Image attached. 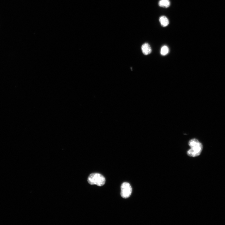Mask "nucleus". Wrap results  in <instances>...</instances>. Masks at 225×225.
<instances>
[{
  "label": "nucleus",
  "instance_id": "1",
  "mask_svg": "<svg viewBox=\"0 0 225 225\" xmlns=\"http://www.w3.org/2000/svg\"><path fill=\"white\" fill-rule=\"evenodd\" d=\"M190 149L187 152V155L191 157H195L199 156L203 149L202 144L197 139H193L188 142Z\"/></svg>",
  "mask_w": 225,
  "mask_h": 225
},
{
  "label": "nucleus",
  "instance_id": "2",
  "mask_svg": "<svg viewBox=\"0 0 225 225\" xmlns=\"http://www.w3.org/2000/svg\"><path fill=\"white\" fill-rule=\"evenodd\" d=\"M88 181L91 185H96L102 186L105 184L106 179L103 175L99 173H93L89 175Z\"/></svg>",
  "mask_w": 225,
  "mask_h": 225
},
{
  "label": "nucleus",
  "instance_id": "3",
  "mask_svg": "<svg viewBox=\"0 0 225 225\" xmlns=\"http://www.w3.org/2000/svg\"><path fill=\"white\" fill-rule=\"evenodd\" d=\"M121 196L124 199L129 198L132 192V188L130 184L128 182H124L121 186Z\"/></svg>",
  "mask_w": 225,
  "mask_h": 225
},
{
  "label": "nucleus",
  "instance_id": "4",
  "mask_svg": "<svg viewBox=\"0 0 225 225\" xmlns=\"http://www.w3.org/2000/svg\"><path fill=\"white\" fill-rule=\"evenodd\" d=\"M141 50L143 53L145 55H148L152 52V49L150 45L147 43H145L142 45Z\"/></svg>",
  "mask_w": 225,
  "mask_h": 225
},
{
  "label": "nucleus",
  "instance_id": "5",
  "mask_svg": "<svg viewBox=\"0 0 225 225\" xmlns=\"http://www.w3.org/2000/svg\"><path fill=\"white\" fill-rule=\"evenodd\" d=\"M159 21L163 27L167 26L169 24L168 19L165 16H161L159 18Z\"/></svg>",
  "mask_w": 225,
  "mask_h": 225
},
{
  "label": "nucleus",
  "instance_id": "6",
  "mask_svg": "<svg viewBox=\"0 0 225 225\" xmlns=\"http://www.w3.org/2000/svg\"><path fill=\"white\" fill-rule=\"evenodd\" d=\"M171 3L169 0H160L158 5L160 7L167 8L170 7Z\"/></svg>",
  "mask_w": 225,
  "mask_h": 225
},
{
  "label": "nucleus",
  "instance_id": "7",
  "mask_svg": "<svg viewBox=\"0 0 225 225\" xmlns=\"http://www.w3.org/2000/svg\"><path fill=\"white\" fill-rule=\"evenodd\" d=\"M169 49L166 45L163 46L161 50L160 53L162 55H166L169 52Z\"/></svg>",
  "mask_w": 225,
  "mask_h": 225
}]
</instances>
